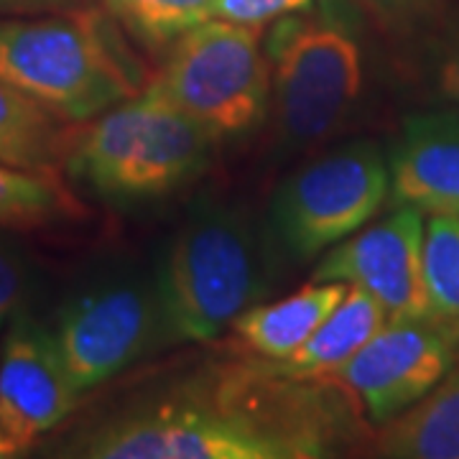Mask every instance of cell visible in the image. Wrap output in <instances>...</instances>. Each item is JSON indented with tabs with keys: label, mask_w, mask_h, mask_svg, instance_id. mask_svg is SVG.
I'll return each mask as SVG.
<instances>
[{
	"label": "cell",
	"mask_w": 459,
	"mask_h": 459,
	"mask_svg": "<svg viewBox=\"0 0 459 459\" xmlns=\"http://www.w3.org/2000/svg\"><path fill=\"white\" fill-rule=\"evenodd\" d=\"M327 380H299L268 365L220 370L148 395L84 429L65 457L314 459L352 434Z\"/></svg>",
	"instance_id": "cell-1"
},
{
	"label": "cell",
	"mask_w": 459,
	"mask_h": 459,
	"mask_svg": "<svg viewBox=\"0 0 459 459\" xmlns=\"http://www.w3.org/2000/svg\"><path fill=\"white\" fill-rule=\"evenodd\" d=\"M0 80L59 120L82 126L141 95L151 77L113 16L92 8L0 18Z\"/></svg>",
	"instance_id": "cell-2"
},
{
	"label": "cell",
	"mask_w": 459,
	"mask_h": 459,
	"mask_svg": "<svg viewBox=\"0 0 459 459\" xmlns=\"http://www.w3.org/2000/svg\"><path fill=\"white\" fill-rule=\"evenodd\" d=\"M268 120L281 151H309L347 128L365 90V49L340 3L296 11L265 36Z\"/></svg>",
	"instance_id": "cell-3"
},
{
	"label": "cell",
	"mask_w": 459,
	"mask_h": 459,
	"mask_svg": "<svg viewBox=\"0 0 459 459\" xmlns=\"http://www.w3.org/2000/svg\"><path fill=\"white\" fill-rule=\"evenodd\" d=\"M271 238L232 204H204L153 271L171 342H210L268 291Z\"/></svg>",
	"instance_id": "cell-4"
},
{
	"label": "cell",
	"mask_w": 459,
	"mask_h": 459,
	"mask_svg": "<svg viewBox=\"0 0 459 459\" xmlns=\"http://www.w3.org/2000/svg\"><path fill=\"white\" fill-rule=\"evenodd\" d=\"M214 146L186 115L141 92L72 133L65 169L100 197L143 202L197 179Z\"/></svg>",
	"instance_id": "cell-5"
},
{
	"label": "cell",
	"mask_w": 459,
	"mask_h": 459,
	"mask_svg": "<svg viewBox=\"0 0 459 459\" xmlns=\"http://www.w3.org/2000/svg\"><path fill=\"white\" fill-rule=\"evenodd\" d=\"M166 51L143 92L186 115L217 143L253 133L268 117L271 69L261 26L210 18Z\"/></svg>",
	"instance_id": "cell-6"
},
{
	"label": "cell",
	"mask_w": 459,
	"mask_h": 459,
	"mask_svg": "<svg viewBox=\"0 0 459 459\" xmlns=\"http://www.w3.org/2000/svg\"><path fill=\"white\" fill-rule=\"evenodd\" d=\"M391 199L388 156L358 138L327 148L281 181L268 210V238L291 261H312L365 228Z\"/></svg>",
	"instance_id": "cell-7"
},
{
	"label": "cell",
	"mask_w": 459,
	"mask_h": 459,
	"mask_svg": "<svg viewBox=\"0 0 459 459\" xmlns=\"http://www.w3.org/2000/svg\"><path fill=\"white\" fill-rule=\"evenodd\" d=\"M62 360L87 394L171 344L156 273L120 268L100 273L66 296L51 325Z\"/></svg>",
	"instance_id": "cell-8"
},
{
	"label": "cell",
	"mask_w": 459,
	"mask_h": 459,
	"mask_svg": "<svg viewBox=\"0 0 459 459\" xmlns=\"http://www.w3.org/2000/svg\"><path fill=\"white\" fill-rule=\"evenodd\" d=\"M459 358V319H388L370 342L325 377L342 388L373 424L411 409L442 380Z\"/></svg>",
	"instance_id": "cell-9"
},
{
	"label": "cell",
	"mask_w": 459,
	"mask_h": 459,
	"mask_svg": "<svg viewBox=\"0 0 459 459\" xmlns=\"http://www.w3.org/2000/svg\"><path fill=\"white\" fill-rule=\"evenodd\" d=\"M427 214L416 207L365 225L319 258L312 281H340L370 294L388 319L434 316L424 268Z\"/></svg>",
	"instance_id": "cell-10"
},
{
	"label": "cell",
	"mask_w": 459,
	"mask_h": 459,
	"mask_svg": "<svg viewBox=\"0 0 459 459\" xmlns=\"http://www.w3.org/2000/svg\"><path fill=\"white\" fill-rule=\"evenodd\" d=\"M80 395L51 327L18 312L0 344V401L5 409L39 439L77 409Z\"/></svg>",
	"instance_id": "cell-11"
},
{
	"label": "cell",
	"mask_w": 459,
	"mask_h": 459,
	"mask_svg": "<svg viewBox=\"0 0 459 459\" xmlns=\"http://www.w3.org/2000/svg\"><path fill=\"white\" fill-rule=\"evenodd\" d=\"M385 156L394 207L459 212V110L409 115Z\"/></svg>",
	"instance_id": "cell-12"
},
{
	"label": "cell",
	"mask_w": 459,
	"mask_h": 459,
	"mask_svg": "<svg viewBox=\"0 0 459 459\" xmlns=\"http://www.w3.org/2000/svg\"><path fill=\"white\" fill-rule=\"evenodd\" d=\"M347 283L312 281L279 301L253 304L230 325L235 340L265 362L294 355L347 294Z\"/></svg>",
	"instance_id": "cell-13"
},
{
	"label": "cell",
	"mask_w": 459,
	"mask_h": 459,
	"mask_svg": "<svg viewBox=\"0 0 459 459\" xmlns=\"http://www.w3.org/2000/svg\"><path fill=\"white\" fill-rule=\"evenodd\" d=\"M388 322V314L370 294L350 286L334 312L319 325L294 355L276 362H265L273 373L299 380H325L344 362H350L377 329Z\"/></svg>",
	"instance_id": "cell-14"
},
{
	"label": "cell",
	"mask_w": 459,
	"mask_h": 459,
	"mask_svg": "<svg viewBox=\"0 0 459 459\" xmlns=\"http://www.w3.org/2000/svg\"><path fill=\"white\" fill-rule=\"evenodd\" d=\"M373 446L388 459H459V370L452 368L421 401L380 424Z\"/></svg>",
	"instance_id": "cell-15"
},
{
	"label": "cell",
	"mask_w": 459,
	"mask_h": 459,
	"mask_svg": "<svg viewBox=\"0 0 459 459\" xmlns=\"http://www.w3.org/2000/svg\"><path fill=\"white\" fill-rule=\"evenodd\" d=\"M72 128L36 100L0 80V161L59 174L66 166Z\"/></svg>",
	"instance_id": "cell-16"
},
{
	"label": "cell",
	"mask_w": 459,
	"mask_h": 459,
	"mask_svg": "<svg viewBox=\"0 0 459 459\" xmlns=\"http://www.w3.org/2000/svg\"><path fill=\"white\" fill-rule=\"evenodd\" d=\"M82 214L80 199L59 174L29 171L0 161V228H44Z\"/></svg>",
	"instance_id": "cell-17"
},
{
	"label": "cell",
	"mask_w": 459,
	"mask_h": 459,
	"mask_svg": "<svg viewBox=\"0 0 459 459\" xmlns=\"http://www.w3.org/2000/svg\"><path fill=\"white\" fill-rule=\"evenodd\" d=\"M117 26L151 51L169 49L179 36L214 18V0H105Z\"/></svg>",
	"instance_id": "cell-18"
},
{
	"label": "cell",
	"mask_w": 459,
	"mask_h": 459,
	"mask_svg": "<svg viewBox=\"0 0 459 459\" xmlns=\"http://www.w3.org/2000/svg\"><path fill=\"white\" fill-rule=\"evenodd\" d=\"M424 268L434 312L459 319V212L427 217Z\"/></svg>",
	"instance_id": "cell-19"
},
{
	"label": "cell",
	"mask_w": 459,
	"mask_h": 459,
	"mask_svg": "<svg viewBox=\"0 0 459 459\" xmlns=\"http://www.w3.org/2000/svg\"><path fill=\"white\" fill-rule=\"evenodd\" d=\"M31 291V258L26 247L0 228V332L23 309Z\"/></svg>",
	"instance_id": "cell-20"
},
{
	"label": "cell",
	"mask_w": 459,
	"mask_h": 459,
	"mask_svg": "<svg viewBox=\"0 0 459 459\" xmlns=\"http://www.w3.org/2000/svg\"><path fill=\"white\" fill-rule=\"evenodd\" d=\"M429 65L434 84L459 110V16L449 18L437 31L429 49Z\"/></svg>",
	"instance_id": "cell-21"
},
{
	"label": "cell",
	"mask_w": 459,
	"mask_h": 459,
	"mask_svg": "<svg viewBox=\"0 0 459 459\" xmlns=\"http://www.w3.org/2000/svg\"><path fill=\"white\" fill-rule=\"evenodd\" d=\"M309 5L312 0H214V18L246 26H265L296 11H307Z\"/></svg>",
	"instance_id": "cell-22"
},
{
	"label": "cell",
	"mask_w": 459,
	"mask_h": 459,
	"mask_svg": "<svg viewBox=\"0 0 459 459\" xmlns=\"http://www.w3.org/2000/svg\"><path fill=\"white\" fill-rule=\"evenodd\" d=\"M36 442L39 439L0 401V459L23 457L31 452Z\"/></svg>",
	"instance_id": "cell-23"
},
{
	"label": "cell",
	"mask_w": 459,
	"mask_h": 459,
	"mask_svg": "<svg viewBox=\"0 0 459 459\" xmlns=\"http://www.w3.org/2000/svg\"><path fill=\"white\" fill-rule=\"evenodd\" d=\"M84 0H0V16H31L82 8Z\"/></svg>",
	"instance_id": "cell-24"
},
{
	"label": "cell",
	"mask_w": 459,
	"mask_h": 459,
	"mask_svg": "<svg viewBox=\"0 0 459 459\" xmlns=\"http://www.w3.org/2000/svg\"><path fill=\"white\" fill-rule=\"evenodd\" d=\"M360 3L385 21H406V18L427 11L434 0H360Z\"/></svg>",
	"instance_id": "cell-25"
}]
</instances>
